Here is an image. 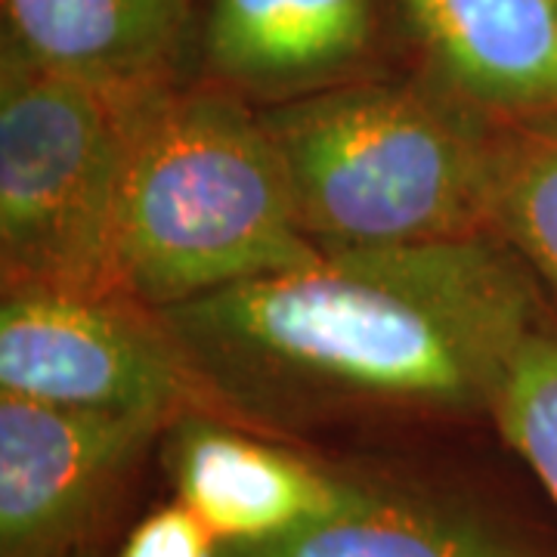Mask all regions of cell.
<instances>
[{"mask_svg": "<svg viewBox=\"0 0 557 557\" xmlns=\"http://www.w3.org/2000/svg\"><path fill=\"white\" fill-rule=\"evenodd\" d=\"M159 313L214 412L270 437L341 418H490L548 317L493 236L322 248Z\"/></svg>", "mask_w": 557, "mask_h": 557, "instance_id": "obj_1", "label": "cell"}, {"mask_svg": "<svg viewBox=\"0 0 557 557\" xmlns=\"http://www.w3.org/2000/svg\"><path fill=\"white\" fill-rule=\"evenodd\" d=\"M322 255L258 109L220 87H159L139 112L109 251V292L149 310Z\"/></svg>", "mask_w": 557, "mask_h": 557, "instance_id": "obj_2", "label": "cell"}, {"mask_svg": "<svg viewBox=\"0 0 557 557\" xmlns=\"http://www.w3.org/2000/svg\"><path fill=\"white\" fill-rule=\"evenodd\" d=\"M258 112L319 248L490 236L498 119L437 81H344Z\"/></svg>", "mask_w": 557, "mask_h": 557, "instance_id": "obj_3", "label": "cell"}, {"mask_svg": "<svg viewBox=\"0 0 557 557\" xmlns=\"http://www.w3.org/2000/svg\"><path fill=\"white\" fill-rule=\"evenodd\" d=\"M159 87H112L81 78L3 40V292H109L112 226L127 152L139 112Z\"/></svg>", "mask_w": 557, "mask_h": 557, "instance_id": "obj_4", "label": "cell"}, {"mask_svg": "<svg viewBox=\"0 0 557 557\" xmlns=\"http://www.w3.org/2000/svg\"><path fill=\"white\" fill-rule=\"evenodd\" d=\"M0 394L87 412L218 416L159 310L115 292H3Z\"/></svg>", "mask_w": 557, "mask_h": 557, "instance_id": "obj_5", "label": "cell"}, {"mask_svg": "<svg viewBox=\"0 0 557 557\" xmlns=\"http://www.w3.org/2000/svg\"><path fill=\"white\" fill-rule=\"evenodd\" d=\"M171 421L164 412H87L0 394V557L106 548Z\"/></svg>", "mask_w": 557, "mask_h": 557, "instance_id": "obj_6", "label": "cell"}, {"mask_svg": "<svg viewBox=\"0 0 557 557\" xmlns=\"http://www.w3.org/2000/svg\"><path fill=\"white\" fill-rule=\"evenodd\" d=\"M161 458L174 498L220 545H263L335 518L366 478L211 412L174 418Z\"/></svg>", "mask_w": 557, "mask_h": 557, "instance_id": "obj_7", "label": "cell"}, {"mask_svg": "<svg viewBox=\"0 0 557 557\" xmlns=\"http://www.w3.org/2000/svg\"><path fill=\"white\" fill-rule=\"evenodd\" d=\"M375 38V0H211L205 72L267 106L344 84Z\"/></svg>", "mask_w": 557, "mask_h": 557, "instance_id": "obj_8", "label": "cell"}, {"mask_svg": "<svg viewBox=\"0 0 557 557\" xmlns=\"http://www.w3.org/2000/svg\"><path fill=\"white\" fill-rule=\"evenodd\" d=\"M458 100L498 121L557 115V0H399Z\"/></svg>", "mask_w": 557, "mask_h": 557, "instance_id": "obj_9", "label": "cell"}, {"mask_svg": "<svg viewBox=\"0 0 557 557\" xmlns=\"http://www.w3.org/2000/svg\"><path fill=\"white\" fill-rule=\"evenodd\" d=\"M220 557H552L536 539L478 502L387 478H362L350 508L263 545Z\"/></svg>", "mask_w": 557, "mask_h": 557, "instance_id": "obj_10", "label": "cell"}, {"mask_svg": "<svg viewBox=\"0 0 557 557\" xmlns=\"http://www.w3.org/2000/svg\"><path fill=\"white\" fill-rule=\"evenodd\" d=\"M3 40L112 87L168 84L196 0H0Z\"/></svg>", "mask_w": 557, "mask_h": 557, "instance_id": "obj_11", "label": "cell"}, {"mask_svg": "<svg viewBox=\"0 0 557 557\" xmlns=\"http://www.w3.org/2000/svg\"><path fill=\"white\" fill-rule=\"evenodd\" d=\"M486 233L557 304V115L498 121Z\"/></svg>", "mask_w": 557, "mask_h": 557, "instance_id": "obj_12", "label": "cell"}, {"mask_svg": "<svg viewBox=\"0 0 557 557\" xmlns=\"http://www.w3.org/2000/svg\"><path fill=\"white\" fill-rule=\"evenodd\" d=\"M490 421L557 505V319H542L518 350Z\"/></svg>", "mask_w": 557, "mask_h": 557, "instance_id": "obj_13", "label": "cell"}, {"mask_svg": "<svg viewBox=\"0 0 557 557\" xmlns=\"http://www.w3.org/2000/svg\"><path fill=\"white\" fill-rule=\"evenodd\" d=\"M115 557H220V542L174 498L139 520Z\"/></svg>", "mask_w": 557, "mask_h": 557, "instance_id": "obj_14", "label": "cell"}, {"mask_svg": "<svg viewBox=\"0 0 557 557\" xmlns=\"http://www.w3.org/2000/svg\"><path fill=\"white\" fill-rule=\"evenodd\" d=\"M75 557H106V548H87V552H81Z\"/></svg>", "mask_w": 557, "mask_h": 557, "instance_id": "obj_15", "label": "cell"}]
</instances>
